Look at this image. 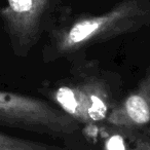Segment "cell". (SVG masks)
<instances>
[{
	"label": "cell",
	"mask_w": 150,
	"mask_h": 150,
	"mask_svg": "<svg viewBox=\"0 0 150 150\" xmlns=\"http://www.w3.org/2000/svg\"><path fill=\"white\" fill-rule=\"evenodd\" d=\"M129 150H150V141L140 134L133 142V145Z\"/></svg>",
	"instance_id": "obj_7"
},
{
	"label": "cell",
	"mask_w": 150,
	"mask_h": 150,
	"mask_svg": "<svg viewBox=\"0 0 150 150\" xmlns=\"http://www.w3.org/2000/svg\"><path fill=\"white\" fill-rule=\"evenodd\" d=\"M150 27L149 0H122L107 13L81 15L52 32L46 60L74 54L86 47Z\"/></svg>",
	"instance_id": "obj_1"
},
{
	"label": "cell",
	"mask_w": 150,
	"mask_h": 150,
	"mask_svg": "<svg viewBox=\"0 0 150 150\" xmlns=\"http://www.w3.org/2000/svg\"><path fill=\"white\" fill-rule=\"evenodd\" d=\"M46 95L52 104L79 123L106 120L120 101L116 76L92 63L48 86Z\"/></svg>",
	"instance_id": "obj_2"
},
{
	"label": "cell",
	"mask_w": 150,
	"mask_h": 150,
	"mask_svg": "<svg viewBox=\"0 0 150 150\" xmlns=\"http://www.w3.org/2000/svg\"><path fill=\"white\" fill-rule=\"evenodd\" d=\"M79 125L45 100L0 91V127L65 137L74 135Z\"/></svg>",
	"instance_id": "obj_3"
},
{
	"label": "cell",
	"mask_w": 150,
	"mask_h": 150,
	"mask_svg": "<svg viewBox=\"0 0 150 150\" xmlns=\"http://www.w3.org/2000/svg\"><path fill=\"white\" fill-rule=\"evenodd\" d=\"M139 132L141 135H143L146 139H148L150 141V125H147V127H142V129H140Z\"/></svg>",
	"instance_id": "obj_8"
},
{
	"label": "cell",
	"mask_w": 150,
	"mask_h": 150,
	"mask_svg": "<svg viewBox=\"0 0 150 150\" xmlns=\"http://www.w3.org/2000/svg\"><path fill=\"white\" fill-rule=\"evenodd\" d=\"M106 122L133 131L150 125V66L137 86L112 109Z\"/></svg>",
	"instance_id": "obj_5"
},
{
	"label": "cell",
	"mask_w": 150,
	"mask_h": 150,
	"mask_svg": "<svg viewBox=\"0 0 150 150\" xmlns=\"http://www.w3.org/2000/svg\"><path fill=\"white\" fill-rule=\"evenodd\" d=\"M52 0H5L0 18L17 56H27L37 43Z\"/></svg>",
	"instance_id": "obj_4"
},
{
	"label": "cell",
	"mask_w": 150,
	"mask_h": 150,
	"mask_svg": "<svg viewBox=\"0 0 150 150\" xmlns=\"http://www.w3.org/2000/svg\"><path fill=\"white\" fill-rule=\"evenodd\" d=\"M0 150H29V149H17V148H0ZM42 150H52V148H46Z\"/></svg>",
	"instance_id": "obj_9"
},
{
	"label": "cell",
	"mask_w": 150,
	"mask_h": 150,
	"mask_svg": "<svg viewBox=\"0 0 150 150\" xmlns=\"http://www.w3.org/2000/svg\"><path fill=\"white\" fill-rule=\"evenodd\" d=\"M0 148H17V149H29V150H42L50 148L47 146L40 145L36 142L11 137L6 134L0 133Z\"/></svg>",
	"instance_id": "obj_6"
}]
</instances>
